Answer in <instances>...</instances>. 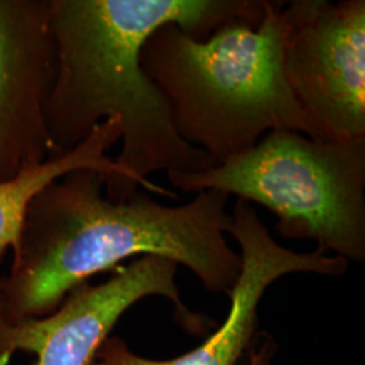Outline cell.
<instances>
[{
    "label": "cell",
    "instance_id": "cell-1",
    "mask_svg": "<svg viewBox=\"0 0 365 365\" xmlns=\"http://www.w3.org/2000/svg\"><path fill=\"white\" fill-rule=\"evenodd\" d=\"M56 76L45 105L51 156L81 144L106 119L120 122L115 158L131 182L178 197L148 176L215 165L175 129L170 103L141 66V49L158 27L173 24L205 39L225 24L259 25L264 0H49Z\"/></svg>",
    "mask_w": 365,
    "mask_h": 365
},
{
    "label": "cell",
    "instance_id": "cell-2",
    "mask_svg": "<svg viewBox=\"0 0 365 365\" xmlns=\"http://www.w3.org/2000/svg\"><path fill=\"white\" fill-rule=\"evenodd\" d=\"M103 176L72 170L31 197L0 280V330L56 312L68 294L134 256H158L188 268L211 292L229 295L241 256L225 235L229 195L205 191L182 206H164L141 191L111 202Z\"/></svg>",
    "mask_w": 365,
    "mask_h": 365
},
{
    "label": "cell",
    "instance_id": "cell-3",
    "mask_svg": "<svg viewBox=\"0 0 365 365\" xmlns=\"http://www.w3.org/2000/svg\"><path fill=\"white\" fill-rule=\"evenodd\" d=\"M284 1L264 0L259 25L233 21L197 39L167 24L145 41L141 66L170 103L175 129L217 164L274 130L321 138L283 73Z\"/></svg>",
    "mask_w": 365,
    "mask_h": 365
},
{
    "label": "cell",
    "instance_id": "cell-4",
    "mask_svg": "<svg viewBox=\"0 0 365 365\" xmlns=\"http://www.w3.org/2000/svg\"><path fill=\"white\" fill-rule=\"evenodd\" d=\"M173 188L218 191L257 203L288 240H314L319 253L365 261V138L267 133L248 150L199 172L168 170Z\"/></svg>",
    "mask_w": 365,
    "mask_h": 365
},
{
    "label": "cell",
    "instance_id": "cell-5",
    "mask_svg": "<svg viewBox=\"0 0 365 365\" xmlns=\"http://www.w3.org/2000/svg\"><path fill=\"white\" fill-rule=\"evenodd\" d=\"M282 66L321 138H365L364 0H295L284 7Z\"/></svg>",
    "mask_w": 365,
    "mask_h": 365
},
{
    "label": "cell",
    "instance_id": "cell-6",
    "mask_svg": "<svg viewBox=\"0 0 365 365\" xmlns=\"http://www.w3.org/2000/svg\"><path fill=\"white\" fill-rule=\"evenodd\" d=\"M176 274V262L144 256L119 267L101 284L78 286L48 317L0 330V365H9L16 351L34 353V365H90L119 318L153 295L170 299L176 321L191 333L214 325L184 306Z\"/></svg>",
    "mask_w": 365,
    "mask_h": 365
},
{
    "label": "cell",
    "instance_id": "cell-7",
    "mask_svg": "<svg viewBox=\"0 0 365 365\" xmlns=\"http://www.w3.org/2000/svg\"><path fill=\"white\" fill-rule=\"evenodd\" d=\"M232 217L229 235L241 249V271L229 292L232 304L221 327L194 351L170 360L141 357L131 352L123 339L108 337L90 365H237L255 341L257 307L272 283L297 272L341 276L348 271L349 262L339 256L280 247L249 202L238 199Z\"/></svg>",
    "mask_w": 365,
    "mask_h": 365
},
{
    "label": "cell",
    "instance_id": "cell-8",
    "mask_svg": "<svg viewBox=\"0 0 365 365\" xmlns=\"http://www.w3.org/2000/svg\"><path fill=\"white\" fill-rule=\"evenodd\" d=\"M54 76L49 0H0V182L51 156L45 105Z\"/></svg>",
    "mask_w": 365,
    "mask_h": 365
},
{
    "label": "cell",
    "instance_id": "cell-9",
    "mask_svg": "<svg viewBox=\"0 0 365 365\" xmlns=\"http://www.w3.org/2000/svg\"><path fill=\"white\" fill-rule=\"evenodd\" d=\"M120 135L119 119H106L71 152L49 157L13 180L0 182V259L6 249L15 245L31 197L72 170L99 172L105 180L106 196L111 202L126 200L138 191V185L131 182L115 160L107 156V150L117 144Z\"/></svg>",
    "mask_w": 365,
    "mask_h": 365
},
{
    "label": "cell",
    "instance_id": "cell-10",
    "mask_svg": "<svg viewBox=\"0 0 365 365\" xmlns=\"http://www.w3.org/2000/svg\"><path fill=\"white\" fill-rule=\"evenodd\" d=\"M276 352V342L272 337L265 336L257 349L249 352L248 365H268Z\"/></svg>",
    "mask_w": 365,
    "mask_h": 365
},
{
    "label": "cell",
    "instance_id": "cell-11",
    "mask_svg": "<svg viewBox=\"0 0 365 365\" xmlns=\"http://www.w3.org/2000/svg\"><path fill=\"white\" fill-rule=\"evenodd\" d=\"M268 365H272V364H268Z\"/></svg>",
    "mask_w": 365,
    "mask_h": 365
}]
</instances>
